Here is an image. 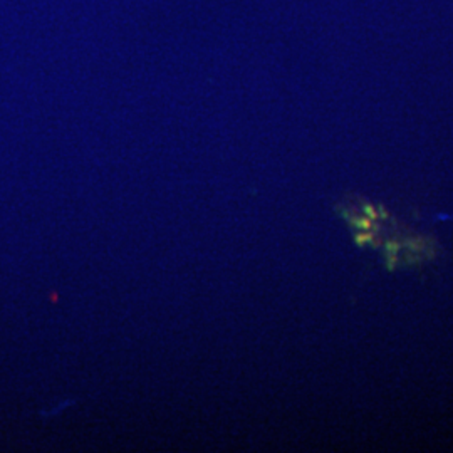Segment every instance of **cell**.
Returning a JSON list of instances; mask_svg holds the SVG:
<instances>
[{"label": "cell", "mask_w": 453, "mask_h": 453, "mask_svg": "<svg viewBox=\"0 0 453 453\" xmlns=\"http://www.w3.org/2000/svg\"><path fill=\"white\" fill-rule=\"evenodd\" d=\"M363 211H365V215H366L370 220H372V222H376V220L380 219L378 209H376L374 205H372V203H365V205H363Z\"/></svg>", "instance_id": "cell-3"}, {"label": "cell", "mask_w": 453, "mask_h": 453, "mask_svg": "<svg viewBox=\"0 0 453 453\" xmlns=\"http://www.w3.org/2000/svg\"><path fill=\"white\" fill-rule=\"evenodd\" d=\"M408 247H410V250H413V252H420L425 249V245H423V241L420 239H415V241H408Z\"/></svg>", "instance_id": "cell-4"}, {"label": "cell", "mask_w": 453, "mask_h": 453, "mask_svg": "<svg viewBox=\"0 0 453 453\" xmlns=\"http://www.w3.org/2000/svg\"><path fill=\"white\" fill-rule=\"evenodd\" d=\"M400 262L398 259V254H388V259H387V269L393 271L396 267V264Z\"/></svg>", "instance_id": "cell-6"}, {"label": "cell", "mask_w": 453, "mask_h": 453, "mask_svg": "<svg viewBox=\"0 0 453 453\" xmlns=\"http://www.w3.org/2000/svg\"><path fill=\"white\" fill-rule=\"evenodd\" d=\"M402 249V245L398 242H387L385 243V250L387 254H398Z\"/></svg>", "instance_id": "cell-5"}, {"label": "cell", "mask_w": 453, "mask_h": 453, "mask_svg": "<svg viewBox=\"0 0 453 453\" xmlns=\"http://www.w3.org/2000/svg\"><path fill=\"white\" fill-rule=\"evenodd\" d=\"M378 213H380V217H383V219L388 217V211L385 209V205H380V207H378Z\"/></svg>", "instance_id": "cell-7"}, {"label": "cell", "mask_w": 453, "mask_h": 453, "mask_svg": "<svg viewBox=\"0 0 453 453\" xmlns=\"http://www.w3.org/2000/svg\"><path fill=\"white\" fill-rule=\"evenodd\" d=\"M355 241L359 247H366L368 243L376 242V235H372V232H359L355 235Z\"/></svg>", "instance_id": "cell-2"}, {"label": "cell", "mask_w": 453, "mask_h": 453, "mask_svg": "<svg viewBox=\"0 0 453 453\" xmlns=\"http://www.w3.org/2000/svg\"><path fill=\"white\" fill-rule=\"evenodd\" d=\"M344 217L348 219V222H349L351 226L357 228V232H372V228H376V226L372 224V220H370L366 215H365V217H357V215H349V213L346 211Z\"/></svg>", "instance_id": "cell-1"}]
</instances>
